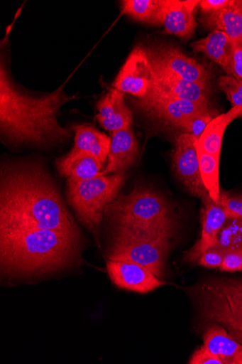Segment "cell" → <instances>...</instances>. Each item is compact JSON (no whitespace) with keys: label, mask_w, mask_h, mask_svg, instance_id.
Masks as SVG:
<instances>
[{"label":"cell","mask_w":242,"mask_h":364,"mask_svg":"<svg viewBox=\"0 0 242 364\" xmlns=\"http://www.w3.org/2000/svg\"><path fill=\"white\" fill-rule=\"evenodd\" d=\"M211 94L209 85L192 82L175 76L155 73L152 88L145 97L175 99L209 104Z\"/></svg>","instance_id":"cell-13"},{"label":"cell","mask_w":242,"mask_h":364,"mask_svg":"<svg viewBox=\"0 0 242 364\" xmlns=\"http://www.w3.org/2000/svg\"><path fill=\"white\" fill-rule=\"evenodd\" d=\"M167 0H124L121 14L132 19L153 26L163 25Z\"/></svg>","instance_id":"cell-24"},{"label":"cell","mask_w":242,"mask_h":364,"mask_svg":"<svg viewBox=\"0 0 242 364\" xmlns=\"http://www.w3.org/2000/svg\"><path fill=\"white\" fill-rule=\"evenodd\" d=\"M202 210V234L195 245L186 253L185 260L196 262L206 251L216 247L219 243V235L227 216L221 205H216L211 198L206 200Z\"/></svg>","instance_id":"cell-14"},{"label":"cell","mask_w":242,"mask_h":364,"mask_svg":"<svg viewBox=\"0 0 242 364\" xmlns=\"http://www.w3.org/2000/svg\"><path fill=\"white\" fill-rule=\"evenodd\" d=\"M55 230L81 239L55 182L38 161H6L0 172V230Z\"/></svg>","instance_id":"cell-1"},{"label":"cell","mask_w":242,"mask_h":364,"mask_svg":"<svg viewBox=\"0 0 242 364\" xmlns=\"http://www.w3.org/2000/svg\"><path fill=\"white\" fill-rule=\"evenodd\" d=\"M220 205L228 219H242V195L231 196L223 191L221 193Z\"/></svg>","instance_id":"cell-29"},{"label":"cell","mask_w":242,"mask_h":364,"mask_svg":"<svg viewBox=\"0 0 242 364\" xmlns=\"http://www.w3.org/2000/svg\"><path fill=\"white\" fill-rule=\"evenodd\" d=\"M219 89L225 93L232 107L242 108V82L225 75L218 80Z\"/></svg>","instance_id":"cell-28"},{"label":"cell","mask_w":242,"mask_h":364,"mask_svg":"<svg viewBox=\"0 0 242 364\" xmlns=\"http://www.w3.org/2000/svg\"><path fill=\"white\" fill-rule=\"evenodd\" d=\"M194 53H201L218 64L226 73L231 76V62L233 42L220 31H213L206 38L192 44Z\"/></svg>","instance_id":"cell-20"},{"label":"cell","mask_w":242,"mask_h":364,"mask_svg":"<svg viewBox=\"0 0 242 364\" xmlns=\"http://www.w3.org/2000/svg\"><path fill=\"white\" fill-rule=\"evenodd\" d=\"M107 270L114 284L136 293H148L166 284L151 271L133 262L109 259Z\"/></svg>","instance_id":"cell-12"},{"label":"cell","mask_w":242,"mask_h":364,"mask_svg":"<svg viewBox=\"0 0 242 364\" xmlns=\"http://www.w3.org/2000/svg\"><path fill=\"white\" fill-rule=\"evenodd\" d=\"M242 117V108L232 107L218 115L207 125L197 142V148L206 153L221 156L225 131L236 119Z\"/></svg>","instance_id":"cell-23"},{"label":"cell","mask_w":242,"mask_h":364,"mask_svg":"<svg viewBox=\"0 0 242 364\" xmlns=\"http://www.w3.org/2000/svg\"><path fill=\"white\" fill-rule=\"evenodd\" d=\"M111 218L128 232L167 240L174 237L176 222L172 208L160 193L144 187H136L107 206Z\"/></svg>","instance_id":"cell-4"},{"label":"cell","mask_w":242,"mask_h":364,"mask_svg":"<svg viewBox=\"0 0 242 364\" xmlns=\"http://www.w3.org/2000/svg\"><path fill=\"white\" fill-rule=\"evenodd\" d=\"M147 52L155 73L175 76L192 82L210 84L213 77L211 71L179 48L163 44L153 46L148 49Z\"/></svg>","instance_id":"cell-8"},{"label":"cell","mask_w":242,"mask_h":364,"mask_svg":"<svg viewBox=\"0 0 242 364\" xmlns=\"http://www.w3.org/2000/svg\"><path fill=\"white\" fill-rule=\"evenodd\" d=\"M233 0H202L199 1V8L204 14H211L221 11L228 7Z\"/></svg>","instance_id":"cell-34"},{"label":"cell","mask_w":242,"mask_h":364,"mask_svg":"<svg viewBox=\"0 0 242 364\" xmlns=\"http://www.w3.org/2000/svg\"><path fill=\"white\" fill-rule=\"evenodd\" d=\"M0 66V130L4 143L18 147L50 148L66 142L73 130L58 122L61 107L75 98L62 85L53 92L33 95L12 80L6 63Z\"/></svg>","instance_id":"cell-2"},{"label":"cell","mask_w":242,"mask_h":364,"mask_svg":"<svg viewBox=\"0 0 242 364\" xmlns=\"http://www.w3.org/2000/svg\"><path fill=\"white\" fill-rule=\"evenodd\" d=\"M204 347L217 355L223 364H242V345L222 326L215 323L205 330Z\"/></svg>","instance_id":"cell-19"},{"label":"cell","mask_w":242,"mask_h":364,"mask_svg":"<svg viewBox=\"0 0 242 364\" xmlns=\"http://www.w3.org/2000/svg\"><path fill=\"white\" fill-rule=\"evenodd\" d=\"M197 142V140L187 132L179 136L172 156V167L177 178L189 193L204 203L211 198L203 184L200 174Z\"/></svg>","instance_id":"cell-9"},{"label":"cell","mask_w":242,"mask_h":364,"mask_svg":"<svg viewBox=\"0 0 242 364\" xmlns=\"http://www.w3.org/2000/svg\"><path fill=\"white\" fill-rule=\"evenodd\" d=\"M170 247V241L132 235L116 228L108 258L140 264L162 278Z\"/></svg>","instance_id":"cell-7"},{"label":"cell","mask_w":242,"mask_h":364,"mask_svg":"<svg viewBox=\"0 0 242 364\" xmlns=\"http://www.w3.org/2000/svg\"><path fill=\"white\" fill-rule=\"evenodd\" d=\"M75 146L72 149L86 152L103 164L108 160L111 138L89 124L72 125Z\"/></svg>","instance_id":"cell-21"},{"label":"cell","mask_w":242,"mask_h":364,"mask_svg":"<svg viewBox=\"0 0 242 364\" xmlns=\"http://www.w3.org/2000/svg\"><path fill=\"white\" fill-rule=\"evenodd\" d=\"M97 119L101 127L113 132L131 127L132 112L125 102L124 93L110 90L97 105Z\"/></svg>","instance_id":"cell-15"},{"label":"cell","mask_w":242,"mask_h":364,"mask_svg":"<svg viewBox=\"0 0 242 364\" xmlns=\"http://www.w3.org/2000/svg\"><path fill=\"white\" fill-rule=\"evenodd\" d=\"M231 76L242 82V39L233 42Z\"/></svg>","instance_id":"cell-32"},{"label":"cell","mask_w":242,"mask_h":364,"mask_svg":"<svg viewBox=\"0 0 242 364\" xmlns=\"http://www.w3.org/2000/svg\"><path fill=\"white\" fill-rule=\"evenodd\" d=\"M218 247L229 252L242 249V219H228L219 235Z\"/></svg>","instance_id":"cell-26"},{"label":"cell","mask_w":242,"mask_h":364,"mask_svg":"<svg viewBox=\"0 0 242 364\" xmlns=\"http://www.w3.org/2000/svg\"><path fill=\"white\" fill-rule=\"evenodd\" d=\"M202 21L211 31L225 33L233 42L242 39V0H233L221 11L204 15Z\"/></svg>","instance_id":"cell-22"},{"label":"cell","mask_w":242,"mask_h":364,"mask_svg":"<svg viewBox=\"0 0 242 364\" xmlns=\"http://www.w3.org/2000/svg\"><path fill=\"white\" fill-rule=\"evenodd\" d=\"M220 269L226 272L242 271V249L226 252Z\"/></svg>","instance_id":"cell-31"},{"label":"cell","mask_w":242,"mask_h":364,"mask_svg":"<svg viewBox=\"0 0 242 364\" xmlns=\"http://www.w3.org/2000/svg\"><path fill=\"white\" fill-rule=\"evenodd\" d=\"M199 1L167 0L163 26L165 35L184 40L192 38L197 26L194 13Z\"/></svg>","instance_id":"cell-16"},{"label":"cell","mask_w":242,"mask_h":364,"mask_svg":"<svg viewBox=\"0 0 242 364\" xmlns=\"http://www.w3.org/2000/svg\"><path fill=\"white\" fill-rule=\"evenodd\" d=\"M190 364H223L221 360L204 346L200 347L192 355Z\"/></svg>","instance_id":"cell-33"},{"label":"cell","mask_w":242,"mask_h":364,"mask_svg":"<svg viewBox=\"0 0 242 364\" xmlns=\"http://www.w3.org/2000/svg\"><path fill=\"white\" fill-rule=\"evenodd\" d=\"M154 79L155 73L147 50L137 46L129 54L113 86L123 93L142 99L150 91Z\"/></svg>","instance_id":"cell-10"},{"label":"cell","mask_w":242,"mask_h":364,"mask_svg":"<svg viewBox=\"0 0 242 364\" xmlns=\"http://www.w3.org/2000/svg\"><path fill=\"white\" fill-rule=\"evenodd\" d=\"M218 115V112L211 108L189 119L182 129L199 141L207 125Z\"/></svg>","instance_id":"cell-27"},{"label":"cell","mask_w":242,"mask_h":364,"mask_svg":"<svg viewBox=\"0 0 242 364\" xmlns=\"http://www.w3.org/2000/svg\"><path fill=\"white\" fill-rule=\"evenodd\" d=\"M225 254L226 252L218 247L211 248L200 256L197 259V264L209 269L220 268Z\"/></svg>","instance_id":"cell-30"},{"label":"cell","mask_w":242,"mask_h":364,"mask_svg":"<svg viewBox=\"0 0 242 364\" xmlns=\"http://www.w3.org/2000/svg\"><path fill=\"white\" fill-rule=\"evenodd\" d=\"M197 150L199 170L203 184L211 200L218 205L221 202L219 179L220 156Z\"/></svg>","instance_id":"cell-25"},{"label":"cell","mask_w":242,"mask_h":364,"mask_svg":"<svg viewBox=\"0 0 242 364\" xmlns=\"http://www.w3.org/2000/svg\"><path fill=\"white\" fill-rule=\"evenodd\" d=\"M201 316L242 343V279H210L192 291Z\"/></svg>","instance_id":"cell-5"},{"label":"cell","mask_w":242,"mask_h":364,"mask_svg":"<svg viewBox=\"0 0 242 364\" xmlns=\"http://www.w3.org/2000/svg\"><path fill=\"white\" fill-rule=\"evenodd\" d=\"M82 240L43 230H0V262L6 275L29 277L61 270L79 255Z\"/></svg>","instance_id":"cell-3"},{"label":"cell","mask_w":242,"mask_h":364,"mask_svg":"<svg viewBox=\"0 0 242 364\" xmlns=\"http://www.w3.org/2000/svg\"><path fill=\"white\" fill-rule=\"evenodd\" d=\"M103 165L94 156L74 149L56 162L60 176L76 181L89 180L101 176Z\"/></svg>","instance_id":"cell-18"},{"label":"cell","mask_w":242,"mask_h":364,"mask_svg":"<svg viewBox=\"0 0 242 364\" xmlns=\"http://www.w3.org/2000/svg\"><path fill=\"white\" fill-rule=\"evenodd\" d=\"M125 180V173L84 181L67 179L68 201L97 239L103 210L118 196Z\"/></svg>","instance_id":"cell-6"},{"label":"cell","mask_w":242,"mask_h":364,"mask_svg":"<svg viewBox=\"0 0 242 364\" xmlns=\"http://www.w3.org/2000/svg\"><path fill=\"white\" fill-rule=\"evenodd\" d=\"M136 105L159 122L181 129L189 119L211 109L209 104L157 97L138 99Z\"/></svg>","instance_id":"cell-11"},{"label":"cell","mask_w":242,"mask_h":364,"mask_svg":"<svg viewBox=\"0 0 242 364\" xmlns=\"http://www.w3.org/2000/svg\"><path fill=\"white\" fill-rule=\"evenodd\" d=\"M111 136L108 164L101 176L125 173L138 156V143L131 127L113 132Z\"/></svg>","instance_id":"cell-17"}]
</instances>
